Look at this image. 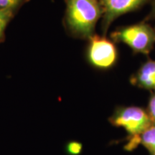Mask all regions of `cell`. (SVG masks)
Returning <instances> with one entry per match:
<instances>
[{
    "mask_svg": "<svg viewBox=\"0 0 155 155\" xmlns=\"http://www.w3.org/2000/svg\"><path fill=\"white\" fill-rule=\"evenodd\" d=\"M147 112L153 124H155V92L151 95L149 100Z\"/></svg>",
    "mask_w": 155,
    "mask_h": 155,
    "instance_id": "cell-11",
    "label": "cell"
},
{
    "mask_svg": "<svg viewBox=\"0 0 155 155\" xmlns=\"http://www.w3.org/2000/svg\"><path fill=\"white\" fill-rule=\"evenodd\" d=\"M139 144L143 145L150 153L155 151V124L148 127L138 137L129 139L124 147L125 150L132 151L138 147Z\"/></svg>",
    "mask_w": 155,
    "mask_h": 155,
    "instance_id": "cell-7",
    "label": "cell"
},
{
    "mask_svg": "<svg viewBox=\"0 0 155 155\" xmlns=\"http://www.w3.org/2000/svg\"><path fill=\"white\" fill-rule=\"evenodd\" d=\"M131 84L155 92V61L148 60L131 76Z\"/></svg>",
    "mask_w": 155,
    "mask_h": 155,
    "instance_id": "cell-6",
    "label": "cell"
},
{
    "mask_svg": "<svg viewBox=\"0 0 155 155\" xmlns=\"http://www.w3.org/2000/svg\"><path fill=\"white\" fill-rule=\"evenodd\" d=\"M17 9L12 8L0 9V42L5 39V32L7 25L15 16Z\"/></svg>",
    "mask_w": 155,
    "mask_h": 155,
    "instance_id": "cell-8",
    "label": "cell"
},
{
    "mask_svg": "<svg viewBox=\"0 0 155 155\" xmlns=\"http://www.w3.org/2000/svg\"><path fill=\"white\" fill-rule=\"evenodd\" d=\"M150 154H151V155H155V151H154V152H151Z\"/></svg>",
    "mask_w": 155,
    "mask_h": 155,
    "instance_id": "cell-13",
    "label": "cell"
},
{
    "mask_svg": "<svg viewBox=\"0 0 155 155\" xmlns=\"http://www.w3.org/2000/svg\"><path fill=\"white\" fill-rule=\"evenodd\" d=\"M89 40L88 59L93 66L99 69H109L115 65L118 58L117 48L113 40L94 35Z\"/></svg>",
    "mask_w": 155,
    "mask_h": 155,
    "instance_id": "cell-4",
    "label": "cell"
},
{
    "mask_svg": "<svg viewBox=\"0 0 155 155\" xmlns=\"http://www.w3.org/2000/svg\"><path fill=\"white\" fill-rule=\"evenodd\" d=\"M114 42L127 45L134 53L148 55L155 43V28L145 22L122 27L111 35Z\"/></svg>",
    "mask_w": 155,
    "mask_h": 155,
    "instance_id": "cell-2",
    "label": "cell"
},
{
    "mask_svg": "<svg viewBox=\"0 0 155 155\" xmlns=\"http://www.w3.org/2000/svg\"><path fill=\"white\" fill-rule=\"evenodd\" d=\"M151 0H100L102 7V29L104 34L114 19L126 13L140 9Z\"/></svg>",
    "mask_w": 155,
    "mask_h": 155,
    "instance_id": "cell-5",
    "label": "cell"
},
{
    "mask_svg": "<svg viewBox=\"0 0 155 155\" xmlns=\"http://www.w3.org/2000/svg\"><path fill=\"white\" fill-rule=\"evenodd\" d=\"M109 122L114 127L124 128L128 134V139L138 137L152 124L146 110L138 106L116 108Z\"/></svg>",
    "mask_w": 155,
    "mask_h": 155,
    "instance_id": "cell-3",
    "label": "cell"
},
{
    "mask_svg": "<svg viewBox=\"0 0 155 155\" xmlns=\"http://www.w3.org/2000/svg\"><path fill=\"white\" fill-rule=\"evenodd\" d=\"M150 2L152 4V10H151V12L147 17L148 19H155V0H151Z\"/></svg>",
    "mask_w": 155,
    "mask_h": 155,
    "instance_id": "cell-12",
    "label": "cell"
},
{
    "mask_svg": "<svg viewBox=\"0 0 155 155\" xmlns=\"http://www.w3.org/2000/svg\"><path fill=\"white\" fill-rule=\"evenodd\" d=\"M83 145L80 141H69L65 146V153L68 155H81L83 152Z\"/></svg>",
    "mask_w": 155,
    "mask_h": 155,
    "instance_id": "cell-9",
    "label": "cell"
},
{
    "mask_svg": "<svg viewBox=\"0 0 155 155\" xmlns=\"http://www.w3.org/2000/svg\"><path fill=\"white\" fill-rule=\"evenodd\" d=\"M65 22L71 34L89 39L94 35L97 22L102 17L100 0H65Z\"/></svg>",
    "mask_w": 155,
    "mask_h": 155,
    "instance_id": "cell-1",
    "label": "cell"
},
{
    "mask_svg": "<svg viewBox=\"0 0 155 155\" xmlns=\"http://www.w3.org/2000/svg\"><path fill=\"white\" fill-rule=\"evenodd\" d=\"M30 0H0V9L12 8L18 9Z\"/></svg>",
    "mask_w": 155,
    "mask_h": 155,
    "instance_id": "cell-10",
    "label": "cell"
}]
</instances>
